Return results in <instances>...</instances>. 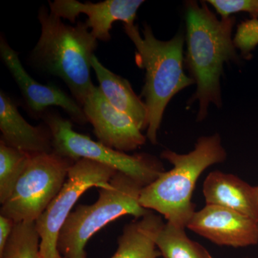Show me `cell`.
<instances>
[{
	"label": "cell",
	"mask_w": 258,
	"mask_h": 258,
	"mask_svg": "<svg viewBox=\"0 0 258 258\" xmlns=\"http://www.w3.org/2000/svg\"><path fill=\"white\" fill-rule=\"evenodd\" d=\"M186 62L197 91L190 103H199L198 120L206 118L210 103L222 106L220 77L225 62L237 60L232 30L235 17L219 20L206 3L188 2L186 8Z\"/></svg>",
	"instance_id": "6da1fadb"
},
{
	"label": "cell",
	"mask_w": 258,
	"mask_h": 258,
	"mask_svg": "<svg viewBox=\"0 0 258 258\" xmlns=\"http://www.w3.org/2000/svg\"><path fill=\"white\" fill-rule=\"evenodd\" d=\"M161 158L173 165L141 191V205L159 212L166 221L186 228L196 212L191 201L197 181L208 167L223 162L227 152L217 134L198 139L195 149L180 154L164 151Z\"/></svg>",
	"instance_id": "7a4b0ae2"
},
{
	"label": "cell",
	"mask_w": 258,
	"mask_h": 258,
	"mask_svg": "<svg viewBox=\"0 0 258 258\" xmlns=\"http://www.w3.org/2000/svg\"><path fill=\"white\" fill-rule=\"evenodd\" d=\"M38 19L41 35L30 54L32 63L62 79L82 106L93 85L91 59L98 40L86 23L66 25L45 6L39 10Z\"/></svg>",
	"instance_id": "3957f363"
},
{
	"label": "cell",
	"mask_w": 258,
	"mask_h": 258,
	"mask_svg": "<svg viewBox=\"0 0 258 258\" xmlns=\"http://www.w3.org/2000/svg\"><path fill=\"white\" fill-rule=\"evenodd\" d=\"M123 28L137 48L136 62L146 71L142 96L148 110L147 138L156 144L168 103L176 93L195 83L183 69L184 34L179 32L170 40L161 41L147 24L144 26L143 36L134 24L124 25Z\"/></svg>",
	"instance_id": "277c9868"
},
{
	"label": "cell",
	"mask_w": 258,
	"mask_h": 258,
	"mask_svg": "<svg viewBox=\"0 0 258 258\" xmlns=\"http://www.w3.org/2000/svg\"><path fill=\"white\" fill-rule=\"evenodd\" d=\"M143 186L120 172L109 184L98 190L99 196L92 205H79L64 222L57 240V249L63 258H87L86 245L94 234L116 219L125 215L140 218L151 210L141 205Z\"/></svg>",
	"instance_id": "5b68a950"
},
{
	"label": "cell",
	"mask_w": 258,
	"mask_h": 258,
	"mask_svg": "<svg viewBox=\"0 0 258 258\" xmlns=\"http://www.w3.org/2000/svg\"><path fill=\"white\" fill-rule=\"evenodd\" d=\"M42 117L50 130L53 152L58 155L75 161L89 159L109 166L135 180L143 187L155 181L165 171L162 163L152 155H129L75 132L72 123L59 113L47 110Z\"/></svg>",
	"instance_id": "8992f818"
},
{
	"label": "cell",
	"mask_w": 258,
	"mask_h": 258,
	"mask_svg": "<svg viewBox=\"0 0 258 258\" xmlns=\"http://www.w3.org/2000/svg\"><path fill=\"white\" fill-rule=\"evenodd\" d=\"M75 161L55 152L31 156L1 215L15 222H35L55 198Z\"/></svg>",
	"instance_id": "52a82bcc"
},
{
	"label": "cell",
	"mask_w": 258,
	"mask_h": 258,
	"mask_svg": "<svg viewBox=\"0 0 258 258\" xmlns=\"http://www.w3.org/2000/svg\"><path fill=\"white\" fill-rule=\"evenodd\" d=\"M116 172L109 166L89 159L75 161L62 189L35 222L40 237L41 258H63L57 249V240L75 205L88 189L108 186Z\"/></svg>",
	"instance_id": "ba28073f"
},
{
	"label": "cell",
	"mask_w": 258,
	"mask_h": 258,
	"mask_svg": "<svg viewBox=\"0 0 258 258\" xmlns=\"http://www.w3.org/2000/svg\"><path fill=\"white\" fill-rule=\"evenodd\" d=\"M82 107L98 142L106 147L126 153L146 143L133 118L110 104L98 86L93 85Z\"/></svg>",
	"instance_id": "9c48e42d"
},
{
	"label": "cell",
	"mask_w": 258,
	"mask_h": 258,
	"mask_svg": "<svg viewBox=\"0 0 258 258\" xmlns=\"http://www.w3.org/2000/svg\"><path fill=\"white\" fill-rule=\"evenodd\" d=\"M220 246L244 247L258 243V222L229 209L206 205L186 226Z\"/></svg>",
	"instance_id": "30bf717a"
},
{
	"label": "cell",
	"mask_w": 258,
	"mask_h": 258,
	"mask_svg": "<svg viewBox=\"0 0 258 258\" xmlns=\"http://www.w3.org/2000/svg\"><path fill=\"white\" fill-rule=\"evenodd\" d=\"M0 55L33 113L42 115L49 107L58 106L79 124L88 123L83 107L76 100L55 85L42 84L32 79L24 69L18 52L13 50L3 37L0 40Z\"/></svg>",
	"instance_id": "8fae6325"
},
{
	"label": "cell",
	"mask_w": 258,
	"mask_h": 258,
	"mask_svg": "<svg viewBox=\"0 0 258 258\" xmlns=\"http://www.w3.org/2000/svg\"><path fill=\"white\" fill-rule=\"evenodd\" d=\"M144 1L141 0H106L98 3H80L76 0L49 2L50 10L61 19L72 23L81 14L88 17L86 23L96 40L108 41L112 25L117 21L123 25L134 24L137 11Z\"/></svg>",
	"instance_id": "7c38bea8"
},
{
	"label": "cell",
	"mask_w": 258,
	"mask_h": 258,
	"mask_svg": "<svg viewBox=\"0 0 258 258\" xmlns=\"http://www.w3.org/2000/svg\"><path fill=\"white\" fill-rule=\"evenodd\" d=\"M0 131L5 143L30 155L53 152L48 126L45 123L30 125L20 114L14 101L3 91L0 92Z\"/></svg>",
	"instance_id": "4fadbf2b"
},
{
	"label": "cell",
	"mask_w": 258,
	"mask_h": 258,
	"mask_svg": "<svg viewBox=\"0 0 258 258\" xmlns=\"http://www.w3.org/2000/svg\"><path fill=\"white\" fill-rule=\"evenodd\" d=\"M206 205L238 212L258 222V198L255 186L234 174L211 171L203 183Z\"/></svg>",
	"instance_id": "5bb4252c"
},
{
	"label": "cell",
	"mask_w": 258,
	"mask_h": 258,
	"mask_svg": "<svg viewBox=\"0 0 258 258\" xmlns=\"http://www.w3.org/2000/svg\"><path fill=\"white\" fill-rule=\"evenodd\" d=\"M91 66L99 83L98 87L110 104L132 117L141 130H147V106L134 93L130 83L106 69L95 55L91 59Z\"/></svg>",
	"instance_id": "9a60e30c"
},
{
	"label": "cell",
	"mask_w": 258,
	"mask_h": 258,
	"mask_svg": "<svg viewBox=\"0 0 258 258\" xmlns=\"http://www.w3.org/2000/svg\"><path fill=\"white\" fill-rule=\"evenodd\" d=\"M164 223L160 215L150 211L127 224L118 238L116 251L111 258L160 257L156 239Z\"/></svg>",
	"instance_id": "2e32d148"
},
{
	"label": "cell",
	"mask_w": 258,
	"mask_h": 258,
	"mask_svg": "<svg viewBox=\"0 0 258 258\" xmlns=\"http://www.w3.org/2000/svg\"><path fill=\"white\" fill-rule=\"evenodd\" d=\"M156 245L164 258H212L208 249L188 237L185 228L170 222L163 225Z\"/></svg>",
	"instance_id": "e0dca14e"
},
{
	"label": "cell",
	"mask_w": 258,
	"mask_h": 258,
	"mask_svg": "<svg viewBox=\"0 0 258 258\" xmlns=\"http://www.w3.org/2000/svg\"><path fill=\"white\" fill-rule=\"evenodd\" d=\"M32 155L0 141V203L10 198Z\"/></svg>",
	"instance_id": "ac0fdd59"
},
{
	"label": "cell",
	"mask_w": 258,
	"mask_h": 258,
	"mask_svg": "<svg viewBox=\"0 0 258 258\" xmlns=\"http://www.w3.org/2000/svg\"><path fill=\"white\" fill-rule=\"evenodd\" d=\"M40 245L35 222L15 223L0 258H41Z\"/></svg>",
	"instance_id": "d6986e66"
},
{
	"label": "cell",
	"mask_w": 258,
	"mask_h": 258,
	"mask_svg": "<svg viewBox=\"0 0 258 258\" xmlns=\"http://www.w3.org/2000/svg\"><path fill=\"white\" fill-rule=\"evenodd\" d=\"M233 43L244 57H249L251 52L258 45V19L252 18L241 23Z\"/></svg>",
	"instance_id": "ffe728a7"
},
{
	"label": "cell",
	"mask_w": 258,
	"mask_h": 258,
	"mask_svg": "<svg viewBox=\"0 0 258 258\" xmlns=\"http://www.w3.org/2000/svg\"><path fill=\"white\" fill-rule=\"evenodd\" d=\"M222 19L230 18L231 14L245 12L250 14L252 18L258 19V0H210Z\"/></svg>",
	"instance_id": "44dd1931"
},
{
	"label": "cell",
	"mask_w": 258,
	"mask_h": 258,
	"mask_svg": "<svg viewBox=\"0 0 258 258\" xmlns=\"http://www.w3.org/2000/svg\"><path fill=\"white\" fill-rule=\"evenodd\" d=\"M15 225V222L12 219L0 215V253L4 250Z\"/></svg>",
	"instance_id": "7402d4cb"
},
{
	"label": "cell",
	"mask_w": 258,
	"mask_h": 258,
	"mask_svg": "<svg viewBox=\"0 0 258 258\" xmlns=\"http://www.w3.org/2000/svg\"><path fill=\"white\" fill-rule=\"evenodd\" d=\"M255 190H256V192H257V198H258V186H255Z\"/></svg>",
	"instance_id": "603a6c76"
},
{
	"label": "cell",
	"mask_w": 258,
	"mask_h": 258,
	"mask_svg": "<svg viewBox=\"0 0 258 258\" xmlns=\"http://www.w3.org/2000/svg\"><path fill=\"white\" fill-rule=\"evenodd\" d=\"M244 258H251V257H244ZM255 258H258V257H255Z\"/></svg>",
	"instance_id": "cb8c5ba5"
}]
</instances>
